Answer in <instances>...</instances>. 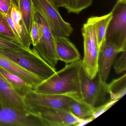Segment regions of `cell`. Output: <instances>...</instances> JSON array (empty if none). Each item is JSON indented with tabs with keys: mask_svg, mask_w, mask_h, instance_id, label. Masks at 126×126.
I'll return each mask as SVG.
<instances>
[{
	"mask_svg": "<svg viewBox=\"0 0 126 126\" xmlns=\"http://www.w3.org/2000/svg\"><path fill=\"white\" fill-rule=\"evenodd\" d=\"M0 53L38 76L43 81L56 71L55 68L51 67L44 61L33 48L19 51L0 49Z\"/></svg>",
	"mask_w": 126,
	"mask_h": 126,
	"instance_id": "obj_2",
	"label": "cell"
},
{
	"mask_svg": "<svg viewBox=\"0 0 126 126\" xmlns=\"http://www.w3.org/2000/svg\"><path fill=\"white\" fill-rule=\"evenodd\" d=\"M121 53L116 46L105 42L100 48L98 57V73L101 79L106 82L116 55Z\"/></svg>",
	"mask_w": 126,
	"mask_h": 126,
	"instance_id": "obj_12",
	"label": "cell"
},
{
	"mask_svg": "<svg viewBox=\"0 0 126 126\" xmlns=\"http://www.w3.org/2000/svg\"><path fill=\"white\" fill-rule=\"evenodd\" d=\"M11 1L12 3L14 4L18 8V0H11Z\"/></svg>",
	"mask_w": 126,
	"mask_h": 126,
	"instance_id": "obj_30",
	"label": "cell"
},
{
	"mask_svg": "<svg viewBox=\"0 0 126 126\" xmlns=\"http://www.w3.org/2000/svg\"><path fill=\"white\" fill-rule=\"evenodd\" d=\"M0 126H47L42 118L30 110L0 106Z\"/></svg>",
	"mask_w": 126,
	"mask_h": 126,
	"instance_id": "obj_8",
	"label": "cell"
},
{
	"mask_svg": "<svg viewBox=\"0 0 126 126\" xmlns=\"http://www.w3.org/2000/svg\"><path fill=\"white\" fill-rule=\"evenodd\" d=\"M82 60L66 64L65 67L34 88L37 93L62 95L84 102L81 91L80 73Z\"/></svg>",
	"mask_w": 126,
	"mask_h": 126,
	"instance_id": "obj_1",
	"label": "cell"
},
{
	"mask_svg": "<svg viewBox=\"0 0 126 126\" xmlns=\"http://www.w3.org/2000/svg\"><path fill=\"white\" fill-rule=\"evenodd\" d=\"M112 17L111 12L101 16H94L97 45L99 51L102 44L105 42L107 29Z\"/></svg>",
	"mask_w": 126,
	"mask_h": 126,
	"instance_id": "obj_19",
	"label": "cell"
},
{
	"mask_svg": "<svg viewBox=\"0 0 126 126\" xmlns=\"http://www.w3.org/2000/svg\"><path fill=\"white\" fill-rule=\"evenodd\" d=\"M0 67L16 74L32 84L34 88L43 80L34 74L20 66L13 60L0 53Z\"/></svg>",
	"mask_w": 126,
	"mask_h": 126,
	"instance_id": "obj_14",
	"label": "cell"
},
{
	"mask_svg": "<svg viewBox=\"0 0 126 126\" xmlns=\"http://www.w3.org/2000/svg\"><path fill=\"white\" fill-rule=\"evenodd\" d=\"M30 35L31 39L32 45L33 47H35L39 42L40 36L39 25L38 23L34 20L32 24Z\"/></svg>",
	"mask_w": 126,
	"mask_h": 126,
	"instance_id": "obj_26",
	"label": "cell"
},
{
	"mask_svg": "<svg viewBox=\"0 0 126 126\" xmlns=\"http://www.w3.org/2000/svg\"><path fill=\"white\" fill-rule=\"evenodd\" d=\"M94 110V107L85 102L73 100L68 105L67 110L79 118L85 119L93 114Z\"/></svg>",
	"mask_w": 126,
	"mask_h": 126,
	"instance_id": "obj_20",
	"label": "cell"
},
{
	"mask_svg": "<svg viewBox=\"0 0 126 126\" xmlns=\"http://www.w3.org/2000/svg\"><path fill=\"white\" fill-rule=\"evenodd\" d=\"M3 0L6 3H7L10 7H11L12 3L11 0Z\"/></svg>",
	"mask_w": 126,
	"mask_h": 126,
	"instance_id": "obj_29",
	"label": "cell"
},
{
	"mask_svg": "<svg viewBox=\"0 0 126 126\" xmlns=\"http://www.w3.org/2000/svg\"><path fill=\"white\" fill-rule=\"evenodd\" d=\"M54 37L59 61L68 64L80 60L79 51L68 37Z\"/></svg>",
	"mask_w": 126,
	"mask_h": 126,
	"instance_id": "obj_13",
	"label": "cell"
},
{
	"mask_svg": "<svg viewBox=\"0 0 126 126\" xmlns=\"http://www.w3.org/2000/svg\"><path fill=\"white\" fill-rule=\"evenodd\" d=\"M11 16L22 45L26 49H31L32 42L30 34L27 31L21 13L12 3Z\"/></svg>",
	"mask_w": 126,
	"mask_h": 126,
	"instance_id": "obj_15",
	"label": "cell"
},
{
	"mask_svg": "<svg viewBox=\"0 0 126 126\" xmlns=\"http://www.w3.org/2000/svg\"><path fill=\"white\" fill-rule=\"evenodd\" d=\"M18 9L22 14L27 31L30 34L34 21L35 11L32 0H18Z\"/></svg>",
	"mask_w": 126,
	"mask_h": 126,
	"instance_id": "obj_17",
	"label": "cell"
},
{
	"mask_svg": "<svg viewBox=\"0 0 126 126\" xmlns=\"http://www.w3.org/2000/svg\"><path fill=\"white\" fill-rule=\"evenodd\" d=\"M113 64L114 70L118 74L122 73L126 71V51L121 52V55L117 59H115Z\"/></svg>",
	"mask_w": 126,
	"mask_h": 126,
	"instance_id": "obj_24",
	"label": "cell"
},
{
	"mask_svg": "<svg viewBox=\"0 0 126 126\" xmlns=\"http://www.w3.org/2000/svg\"><path fill=\"white\" fill-rule=\"evenodd\" d=\"M93 0H67L66 9L69 13L79 14L91 5Z\"/></svg>",
	"mask_w": 126,
	"mask_h": 126,
	"instance_id": "obj_22",
	"label": "cell"
},
{
	"mask_svg": "<svg viewBox=\"0 0 126 126\" xmlns=\"http://www.w3.org/2000/svg\"><path fill=\"white\" fill-rule=\"evenodd\" d=\"M0 33L14 39L21 44L20 41L17 38L8 24L5 14L0 10ZM22 45V44H21Z\"/></svg>",
	"mask_w": 126,
	"mask_h": 126,
	"instance_id": "obj_23",
	"label": "cell"
},
{
	"mask_svg": "<svg viewBox=\"0 0 126 126\" xmlns=\"http://www.w3.org/2000/svg\"><path fill=\"white\" fill-rule=\"evenodd\" d=\"M80 79L83 102L93 107L100 106L108 94L106 82L102 81L98 73L93 79H90L82 67L80 71Z\"/></svg>",
	"mask_w": 126,
	"mask_h": 126,
	"instance_id": "obj_7",
	"label": "cell"
},
{
	"mask_svg": "<svg viewBox=\"0 0 126 126\" xmlns=\"http://www.w3.org/2000/svg\"><path fill=\"white\" fill-rule=\"evenodd\" d=\"M81 31L84 46L82 65L88 76L93 79L98 72L99 54L94 16L88 18L84 24Z\"/></svg>",
	"mask_w": 126,
	"mask_h": 126,
	"instance_id": "obj_3",
	"label": "cell"
},
{
	"mask_svg": "<svg viewBox=\"0 0 126 126\" xmlns=\"http://www.w3.org/2000/svg\"><path fill=\"white\" fill-rule=\"evenodd\" d=\"M57 8L63 7L65 8L67 3V0H49Z\"/></svg>",
	"mask_w": 126,
	"mask_h": 126,
	"instance_id": "obj_28",
	"label": "cell"
},
{
	"mask_svg": "<svg viewBox=\"0 0 126 126\" xmlns=\"http://www.w3.org/2000/svg\"><path fill=\"white\" fill-rule=\"evenodd\" d=\"M34 20L38 23L40 32L39 42L34 49L49 65L55 68L58 63L54 37L43 17L35 9Z\"/></svg>",
	"mask_w": 126,
	"mask_h": 126,
	"instance_id": "obj_6",
	"label": "cell"
},
{
	"mask_svg": "<svg viewBox=\"0 0 126 126\" xmlns=\"http://www.w3.org/2000/svg\"><path fill=\"white\" fill-rule=\"evenodd\" d=\"M120 2H126V0H118Z\"/></svg>",
	"mask_w": 126,
	"mask_h": 126,
	"instance_id": "obj_31",
	"label": "cell"
},
{
	"mask_svg": "<svg viewBox=\"0 0 126 126\" xmlns=\"http://www.w3.org/2000/svg\"><path fill=\"white\" fill-rule=\"evenodd\" d=\"M107 89L110 96V100L118 101L126 94V74L107 84Z\"/></svg>",
	"mask_w": 126,
	"mask_h": 126,
	"instance_id": "obj_18",
	"label": "cell"
},
{
	"mask_svg": "<svg viewBox=\"0 0 126 126\" xmlns=\"http://www.w3.org/2000/svg\"><path fill=\"white\" fill-rule=\"evenodd\" d=\"M35 9L46 21L54 36L68 37L73 31L60 15L58 8L49 0H32Z\"/></svg>",
	"mask_w": 126,
	"mask_h": 126,
	"instance_id": "obj_5",
	"label": "cell"
},
{
	"mask_svg": "<svg viewBox=\"0 0 126 126\" xmlns=\"http://www.w3.org/2000/svg\"><path fill=\"white\" fill-rule=\"evenodd\" d=\"M11 7L12 6L10 7L3 0H0V10L5 14L11 12Z\"/></svg>",
	"mask_w": 126,
	"mask_h": 126,
	"instance_id": "obj_27",
	"label": "cell"
},
{
	"mask_svg": "<svg viewBox=\"0 0 126 126\" xmlns=\"http://www.w3.org/2000/svg\"><path fill=\"white\" fill-rule=\"evenodd\" d=\"M111 12L105 41L114 44L121 53L126 49V2L118 0Z\"/></svg>",
	"mask_w": 126,
	"mask_h": 126,
	"instance_id": "obj_4",
	"label": "cell"
},
{
	"mask_svg": "<svg viewBox=\"0 0 126 126\" xmlns=\"http://www.w3.org/2000/svg\"><path fill=\"white\" fill-rule=\"evenodd\" d=\"M24 99L29 109L34 107H42L65 110L74 100L65 96L40 93L33 90L25 96Z\"/></svg>",
	"mask_w": 126,
	"mask_h": 126,
	"instance_id": "obj_10",
	"label": "cell"
},
{
	"mask_svg": "<svg viewBox=\"0 0 126 126\" xmlns=\"http://www.w3.org/2000/svg\"><path fill=\"white\" fill-rule=\"evenodd\" d=\"M0 72L11 83L16 92L22 97L24 98L29 92L34 90V87L32 84L1 67H0Z\"/></svg>",
	"mask_w": 126,
	"mask_h": 126,
	"instance_id": "obj_16",
	"label": "cell"
},
{
	"mask_svg": "<svg viewBox=\"0 0 126 126\" xmlns=\"http://www.w3.org/2000/svg\"><path fill=\"white\" fill-rule=\"evenodd\" d=\"M29 110L39 114L47 126H80L85 119L79 118L64 109L34 107Z\"/></svg>",
	"mask_w": 126,
	"mask_h": 126,
	"instance_id": "obj_9",
	"label": "cell"
},
{
	"mask_svg": "<svg viewBox=\"0 0 126 126\" xmlns=\"http://www.w3.org/2000/svg\"><path fill=\"white\" fill-rule=\"evenodd\" d=\"M0 106L17 110H29L24 97L19 95L0 72Z\"/></svg>",
	"mask_w": 126,
	"mask_h": 126,
	"instance_id": "obj_11",
	"label": "cell"
},
{
	"mask_svg": "<svg viewBox=\"0 0 126 126\" xmlns=\"http://www.w3.org/2000/svg\"><path fill=\"white\" fill-rule=\"evenodd\" d=\"M117 102V101L115 100H110L107 102L103 104L102 105L94 108V112L93 114L90 116L91 118L93 121L94 120L110 108Z\"/></svg>",
	"mask_w": 126,
	"mask_h": 126,
	"instance_id": "obj_25",
	"label": "cell"
},
{
	"mask_svg": "<svg viewBox=\"0 0 126 126\" xmlns=\"http://www.w3.org/2000/svg\"><path fill=\"white\" fill-rule=\"evenodd\" d=\"M0 49L6 50L19 51L26 48L14 39L0 33Z\"/></svg>",
	"mask_w": 126,
	"mask_h": 126,
	"instance_id": "obj_21",
	"label": "cell"
}]
</instances>
